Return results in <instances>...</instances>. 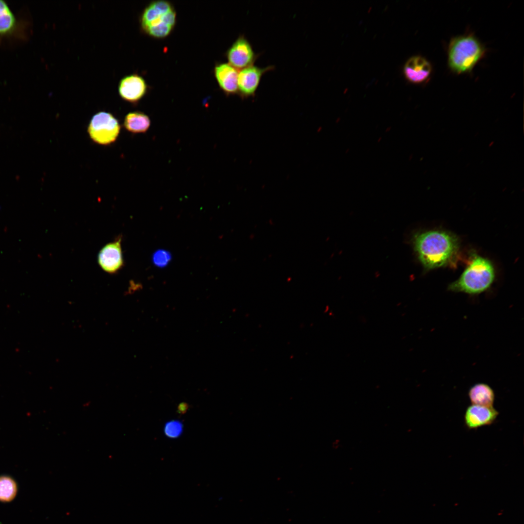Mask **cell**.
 I'll return each instance as SVG.
<instances>
[{
    "label": "cell",
    "mask_w": 524,
    "mask_h": 524,
    "mask_svg": "<svg viewBox=\"0 0 524 524\" xmlns=\"http://www.w3.org/2000/svg\"><path fill=\"white\" fill-rule=\"evenodd\" d=\"M414 249L424 267L431 269L450 263L457 256L458 245L453 234L442 230H430L414 237Z\"/></svg>",
    "instance_id": "cell-1"
},
{
    "label": "cell",
    "mask_w": 524,
    "mask_h": 524,
    "mask_svg": "<svg viewBox=\"0 0 524 524\" xmlns=\"http://www.w3.org/2000/svg\"><path fill=\"white\" fill-rule=\"evenodd\" d=\"M493 267L490 261L480 256L475 257L458 279L451 283L448 290L476 295L486 291L494 278Z\"/></svg>",
    "instance_id": "cell-2"
},
{
    "label": "cell",
    "mask_w": 524,
    "mask_h": 524,
    "mask_svg": "<svg viewBox=\"0 0 524 524\" xmlns=\"http://www.w3.org/2000/svg\"><path fill=\"white\" fill-rule=\"evenodd\" d=\"M484 47L472 35H464L453 39L448 48V65L454 72H469L484 54Z\"/></svg>",
    "instance_id": "cell-3"
},
{
    "label": "cell",
    "mask_w": 524,
    "mask_h": 524,
    "mask_svg": "<svg viewBox=\"0 0 524 524\" xmlns=\"http://www.w3.org/2000/svg\"><path fill=\"white\" fill-rule=\"evenodd\" d=\"M176 14L167 1L158 0L151 2L144 9L141 17V25L148 34L157 38L167 36L176 22Z\"/></svg>",
    "instance_id": "cell-4"
},
{
    "label": "cell",
    "mask_w": 524,
    "mask_h": 524,
    "mask_svg": "<svg viewBox=\"0 0 524 524\" xmlns=\"http://www.w3.org/2000/svg\"><path fill=\"white\" fill-rule=\"evenodd\" d=\"M121 126L111 113L99 112L94 115L87 127L90 139L95 143L108 146L114 143L120 133Z\"/></svg>",
    "instance_id": "cell-5"
},
{
    "label": "cell",
    "mask_w": 524,
    "mask_h": 524,
    "mask_svg": "<svg viewBox=\"0 0 524 524\" xmlns=\"http://www.w3.org/2000/svg\"><path fill=\"white\" fill-rule=\"evenodd\" d=\"M258 56L244 35H240L227 52L229 64L237 69L254 65Z\"/></svg>",
    "instance_id": "cell-6"
},
{
    "label": "cell",
    "mask_w": 524,
    "mask_h": 524,
    "mask_svg": "<svg viewBox=\"0 0 524 524\" xmlns=\"http://www.w3.org/2000/svg\"><path fill=\"white\" fill-rule=\"evenodd\" d=\"M274 68L271 66L262 68L253 65L242 69L238 76V93L240 97L254 96L262 76Z\"/></svg>",
    "instance_id": "cell-7"
},
{
    "label": "cell",
    "mask_w": 524,
    "mask_h": 524,
    "mask_svg": "<svg viewBox=\"0 0 524 524\" xmlns=\"http://www.w3.org/2000/svg\"><path fill=\"white\" fill-rule=\"evenodd\" d=\"M121 238L106 245L99 251L98 262L105 272L114 274L118 271L124 265L121 248Z\"/></svg>",
    "instance_id": "cell-8"
},
{
    "label": "cell",
    "mask_w": 524,
    "mask_h": 524,
    "mask_svg": "<svg viewBox=\"0 0 524 524\" xmlns=\"http://www.w3.org/2000/svg\"><path fill=\"white\" fill-rule=\"evenodd\" d=\"M499 412L493 407L472 404L466 409L464 420L469 429L492 424L496 419Z\"/></svg>",
    "instance_id": "cell-9"
},
{
    "label": "cell",
    "mask_w": 524,
    "mask_h": 524,
    "mask_svg": "<svg viewBox=\"0 0 524 524\" xmlns=\"http://www.w3.org/2000/svg\"><path fill=\"white\" fill-rule=\"evenodd\" d=\"M147 85L144 79L140 76L134 74L128 75L122 78L118 85V92L120 97L125 101L135 103L140 100L145 95Z\"/></svg>",
    "instance_id": "cell-10"
},
{
    "label": "cell",
    "mask_w": 524,
    "mask_h": 524,
    "mask_svg": "<svg viewBox=\"0 0 524 524\" xmlns=\"http://www.w3.org/2000/svg\"><path fill=\"white\" fill-rule=\"evenodd\" d=\"M431 70L429 62L420 56L410 57L404 67L405 77L409 81L414 83H419L426 81L429 77Z\"/></svg>",
    "instance_id": "cell-11"
},
{
    "label": "cell",
    "mask_w": 524,
    "mask_h": 524,
    "mask_svg": "<svg viewBox=\"0 0 524 524\" xmlns=\"http://www.w3.org/2000/svg\"><path fill=\"white\" fill-rule=\"evenodd\" d=\"M238 71L229 64L222 63L214 69L215 78L220 88L229 95L238 93Z\"/></svg>",
    "instance_id": "cell-12"
},
{
    "label": "cell",
    "mask_w": 524,
    "mask_h": 524,
    "mask_svg": "<svg viewBox=\"0 0 524 524\" xmlns=\"http://www.w3.org/2000/svg\"><path fill=\"white\" fill-rule=\"evenodd\" d=\"M468 396L472 404L493 407L495 393L492 388L484 383L473 385L468 391Z\"/></svg>",
    "instance_id": "cell-13"
},
{
    "label": "cell",
    "mask_w": 524,
    "mask_h": 524,
    "mask_svg": "<svg viewBox=\"0 0 524 524\" xmlns=\"http://www.w3.org/2000/svg\"><path fill=\"white\" fill-rule=\"evenodd\" d=\"M123 124L125 128L129 132L133 133H144L150 127V120L143 113L133 112L125 116Z\"/></svg>",
    "instance_id": "cell-14"
},
{
    "label": "cell",
    "mask_w": 524,
    "mask_h": 524,
    "mask_svg": "<svg viewBox=\"0 0 524 524\" xmlns=\"http://www.w3.org/2000/svg\"><path fill=\"white\" fill-rule=\"evenodd\" d=\"M17 26L16 18L6 1L0 0V37L12 34Z\"/></svg>",
    "instance_id": "cell-15"
},
{
    "label": "cell",
    "mask_w": 524,
    "mask_h": 524,
    "mask_svg": "<svg viewBox=\"0 0 524 524\" xmlns=\"http://www.w3.org/2000/svg\"><path fill=\"white\" fill-rule=\"evenodd\" d=\"M17 491V484L13 478L5 475L0 476V501H11L15 498Z\"/></svg>",
    "instance_id": "cell-16"
},
{
    "label": "cell",
    "mask_w": 524,
    "mask_h": 524,
    "mask_svg": "<svg viewBox=\"0 0 524 524\" xmlns=\"http://www.w3.org/2000/svg\"><path fill=\"white\" fill-rule=\"evenodd\" d=\"M151 259L152 263L156 267L164 268L170 262L172 255L171 253L166 249H159L153 253Z\"/></svg>",
    "instance_id": "cell-17"
},
{
    "label": "cell",
    "mask_w": 524,
    "mask_h": 524,
    "mask_svg": "<svg viewBox=\"0 0 524 524\" xmlns=\"http://www.w3.org/2000/svg\"><path fill=\"white\" fill-rule=\"evenodd\" d=\"M183 427V424L180 421L172 420L166 422L164 425V433L168 438H178L182 434Z\"/></svg>",
    "instance_id": "cell-18"
},
{
    "label": "cell",
    "mask_w": 524,
    "mask_h": 524,
    "mask_svg": "<svg viewBox=\"0 0 524 524\" xmlns=\"http://www.w3.org/2000/svg\"><path fill=\"white\" fill-rule=\"evenodd\" d=\"M189 409V405L184 402L181 403L179 404L177 408V411L180 414H184Z\"/></svg>",
    "instance_id": "cell-19"
},
{
    "label": "cell",
    "mask_w": 524,
    "mask_h": 524,
    "mask_svg": "<svg viewBox=\"0 0 524 524\" xmlns=\"http://www.w3.org/2000/svg\"><path fill=\"white\" fill-rule=\"evenodd\" d=\"M390 129H391V127L387 128V129L386 130V131L388 132V131H389Z\"/></svg>",
    "instance_id": "cell-20"
},
{
    "label": "cell",
    "mask_w": 524,
    "mask_h": 524,
    "mask_svg": "<svg viewBox=\"0 0 524 524\" xmlns=\"http://www.w3.org/2000/svg\"><path fill=\"white\" fill-rule=\"evenodd\" d=\"M381 137H380V138H379L378 139V142H379L380 141H381Z\"/></svg>",
    "instance_id": "cell-21"
}]
</instances>
